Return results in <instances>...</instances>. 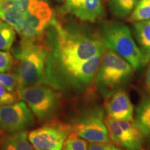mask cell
<instances>
[{
    "label": "cell",
    "mask_w": 150,
    "mask_h": 150,
    "mask_svg": "<svg viewBox=\"0 0 150 150\" xmlns=\"http://www.w3.org/2000/svg\"><path fill=\"white\" fill-rule=\"evenodd\" d=\"M56 31L53 59L49 60L51 86L60 72L87 61L97 54L106 51V47L100 38L72 32L53 21Z\"/></svg>",
    "instance_id": "1"
},
{
    "label": "cell",
    "mask_w": 150,
    "mask_h": 150,
    "mask_svg": "<svg viewBox=\"0 0 150 150\" xmlns=\"http://www.w3.org/2000/svg\"><path fill=\"white\" fill-rule=\"evenodd\" d=\"M40 39L22 40L16 55L18 60L15 74L18 82L17 88L38 83L51 86L49 73L50 56L48 57L46 47L39 41Z\"/></svg>",
    "instance_id": "2"
},
{
    "label": "cell",
    "mask_w": 150,
    "mask_h": 150,
    "mask_svg": "<svg viewBox=\"0 0 150 150\" xmlns=\"http://www.w3.org/2000/svg\"><path fill=\"white\" fill-rule=\"evenodd\" d=\"M134 70L129 62L106 48L95 76V83L99 93L107 98L115 92L123 90L130 83Z\"/></svg>",
    "instance_id": "3"
},
{
    "label": "cell",
    "mask_w": 150,
    "mask_h": 150,
    "mask_svg": "<svg viewBox=\"0 0 150 150\" xmlns=\"http://www.w3.org/2000/svg\"><path fill=\"white\" fill-rule=\"evenodd\" d=\"M101 39L106 48L117 53L138 70L146 65L144 56L129 28L120 22H109L102 27Z\"/></svg>",
    "instance_id": "4"
},
{
    "label": "cell",
    "mask_w": 150,
    "mask_h": 150,
    "mask_svg": "<svg viewBox=\"0 0 150 150\" xmlns=\"http://www.w3.org/2000/svg\"><path fill=\"white\" fill-rule=\"evenodd\" d=\"M18 97L28 105L33 114L42 121L51 120L61 104V95L50 85L38 83L17 88Z\"/></svg>",
    "instance_id": "5"
},
{
    "label": "cell",
    "mask_w": 150,
    "mask_h": 150,
    "mask_svg": "<svg viewBox=\"0 0 150 150\" xmlns=\"http://www.w3.org/2000/svg\"><path fill=\"white\" fill-rule=\"evenodd\" d=\"M72 126V133L90 142H110L105 123L104 110L95 106L85 110L78 116Z\"/></svg>",
    "instance_id": "6"
},
{
    "label": "cell",
    "mask_w": 150,
    "mask_h": 150,
    "mask_svg": "<svg viewBox=\"0 0 150 150\" xmlns=\"http://www.w3.org/2000/svg\"><path fill=\"white\" fill-rule=\"evenodd\" d=\"M104 52L60 72L54 80V88H61L65 84L78 90L88 87L96 76Z\"/></svg>",
    "instance_id": "7"
},
{
    "label": "cell",
    "mask_w": 150,
    "mask_h": 150,
    "mask_svg": "<svg viewBox=\"0 0 150 150\" xmlns=\"http://www.w3.org/2000/svg\"><path fill=\"white\" fill-rule=\"evenodd\" d=\"M71 132V125L54 120L30 131L28 139L34 149L62 150L65 140Z\"/></svg>",
    "instance_id": "8"
},
{
    "label": "cell",
    "mask_w": 150,
    "mask_h": 150,
    "mask_svg": "<svg viewBox=\"0 0 150 150\" xmlns=\"http://www.w3.org/2000/svg\"><path fill=\"white\" fill-rule=\"evenodd\" d=\"M52 20V11L45 0H32L27 12L22 29V40H35L40 38L45 29Z\"/></svg>",
    "instance_id": "9"
},
{
    "label": "cell",
    "mask_w": 150,
    "mask_h": 150,
    "mask_svg": "<svg viewBox=\"0 0 150 150\" xmlns=\"http://www.w3.org/2000/svg\"><path fill=\"white\" fill-rule=\"evenodd\" d=\"M105 123L110 140L125 150H142L143 138L133 120H117L107 117Z\"/></svg>",
    "instance_id": "10"
},
{
    "label": "cell",
    "mask_w": 150,
    "mask_h": 150,
    "mask_svg": "<svg viewBox=\"0 0 150 150\" xmlns=\"http://www.w3.org/2000/svg\"><path fill=\"white\" fill-rule=\"evenodd\" d=\"M33 113L23 101L1 106L0 129L8 134L24 131L35 122Z\"/></svg>",
    "instance_id": "11"
},
{
    "label": "cell",
    "mask_w": 150,
    "mask_h": 150,
    "mask_svg": "<svg viewBox=\"0 0 150 150\" xmlns=\"http://www.w3.org/2000/svg\"><path fill=\"white\" fill-rule=\"evenodd\" d=\"M63 8L83 22H95L104 13L102 0H65Z\"/></svg>",
    "instance_id": "12"
},
{
    "label": "cell",
    "mask_w": 150,
    "mask_h": 150,
    "mask_svg": "<svg viewBox=\"0 0 150 150\" xmlns=\"http://www.w3.org/2000/svg\"><path fill=\"white\" fill-rule=\"evenodd\" d=\"M106 111L107 117L117 120H133L134 105L128 94L120 90L107 97Z\"/></svg>",
    "instance_id": "13"
},
{
    "label": "cell",
    "mask_w": 150,
    "mask_h": 150,
    "mask_svg": "<svg viewBox=\"0 0 150 150\" xmlns=\"http://www.w3.org/2000/svg\"><path fill=\"white\" fill-rule=\"evenodd\" d=\"M0 19L21 33L26 20V11L20 3L12 0H1Z\"/></svg>",
    "instance_id": "14"
},
{
    "label": "cell",
    "mask_w": 150,
    "mask_h": 150,
    "mask_svg": "<svg viewBox=\"0 0 150 150\" xmlns=\"http://www.w3.org/2000/svg\"><path fill=\"white\" fill-rule=\"evenodd\" d=\"M134 29L137 42L147 65L150 61V20L135 22Z\"/></svg>",
    "instance_id": "15"
},
{
    "label": "cell",
    "mask_w": 150,
    "mask_h": 150,
    "mask_svg": "<svg viewBox=\"0 0 150 150\" xmlns=\"http://www.w3.org/2000/svg\"><path fill=\"white\" fill-rule=\"evenodd\" d=\"M135 125L144 137L150 138V97H143L136 108Z\"/></svg>",
    "instance_id": "16"
},
{
    "label": "cell",
    "mask_w": 150,
    "mask_h": 150,
    "mask_svg": "<svg viewBox=\"0 0 150 150\" xmlns=\"http://www.w3.org/2000/svg\"><path fill=\"white\" fill-rule=\"evenodd\" d=\"M27 138L26 131L9 134L4 136L0 150H35Z\"/></svg>",
    "instance_id": "17"
},
{
    "label": "cell",
    "mask_w": 150,
    "mask_h": 150,
    "mask_svg": "<svg viewBox=\"0 0 150 150\" xmlns=\"http://www.w3.org/2000/svg\"><path fill=\"white\" fill-rule=\"evenodd\" d=\"M139 0H108V8L113 16L120 20L128 18Z\"/></svg>",
    "instance_id": "18"
},
{
    "label": "cell",
    "mask_w": 150,
    "mask_h": 150,
    "mask_svg": "<svg viewBox=\"0 0 150 150\" xmlns=\"http://www.w3.org/2000/svg\"><path fill=\"white\" fill-rule=\"evenodd\" d=\"M150 20V0H139L127 18V21L135 23Z\"/></svg>",
    "instance_id": "19"
},
{
    "label": "cell",
    "mask_w": 150,
    "mask_h": 150,
    "mask_svg": "<svg viewBox=\"0 0 150 150\" xmlns=\"http://www.w3.org/2000/svg\"><path fill=\"white\" fill-rule=\"evenodd\" d=\"M16 40V30L2 22L0 24V50L8 51Z\"/></svg>",
    "instance_id": "20"
},
{
    "label": "cell",
    "mask_w": 150,
    "mask_h": 150,
    "mask_svg": "<svg viewBox=\"0 0 150 150\" xmlns=\"http://www.w3.org/2000/svg\"><path fill=\"white\" fill-rule=\"evenodd\" d=\"M62 150H88V144L85 140L71 132L65 140Z\"/></svg>",
    "instance_id": "21"
},
{
    "label": "cell",
    "mask_w": 150,
    "mask_h": 150,
    "mask_svg": "<svg viewBox=\"0 0 150 150\" xmlns=\"http://www.w3.org/2000/svg\"><path fill=\"white\" fill-rule=\"evenodd\" d=\"M18 95L8 91L2 84L0 83V105H9L16 103Z\"/></svg>",
    "instance_id": "22"
},
{
    "label": "cell",
    "mask_w": 150,
    "mask_h": 150,
    "mask_svg": "<svg viewBox=\"0 0 150 150\" xmlns=\"http://www.w3.org/2000/svg\"><path fill=\"white\" fill-rule=\"evenodd\" d=\"M0 83L6 88L8 91L13 92L16 87H18V82L15 74L0 73Z\"/></svg>",
    "instance_id": "23"
},
{
    "label": "cell",
    "mask_w": 150,
    "mask_h": 150,
    "mask_svg": "<svg viewBox=\"0 0 150 150\" xmlns=\"http://www.w3.org/2000/svg\"><path fill=\"white\" fill-rule=\"evenodd\" d=\"M13 64V60L10 53L0 51V73L8 72Z\"/></svg>",
    "instance_id": "24"
},
{
    "label": "cell",
    "mask_w": 150,
    "mask_h": 150,
    "mask_svg": "<svg viewBox=\"0 0 150 150\" xmlns=\"http://www.w3.org/2000/svg\"><path fill=\"white\" fill-rule=\"evenodd\" d=\"M88 150H122L110 142H91Z\"/></svg>",
    "instance_id": "25"
},
{
    "label": "cell",
    "mask_w": 150,
    "mask_h": 150,
    "mask_svg": "<svg viewBox=\"0 0 150 150\" xmlns=\"http://www.w3.org/2000/svg\"><path fill=\"white\" fill-rule=\"evenodd\" d=\"M145 84L146 88L150 95V61L148 63V66L145 73Z\"/></svg>",
    "instance_id": "26"
},
{
    "label": "cell",
    "mask_w": 150,
    "mask_h": 150,
    "mask_svg": "<svg viewBox=\"0 0 150 150\" xmlns=\"http://www.w3.org/2000/svg\"><path fill=\"white\" fill-rule=\"evenodd\" d=\"M12 1H18L19 3L21 4L22 6H23L24 9L25 10L26 12H27V9H28V8H29V6L30 4V3H31V1H32V0H12Z\"/></svg>",
    "instance_id": "27"
},
{
    "label": "cell",
    "mask_w": 150,
    "mask_h": 150,
    "mask_svg": "<svg viewBox=\"0 0 150 150\" xmlns=\"http://www.w3.org/2000/svg\"><path fill=\"white\" fill-rule=\"evenodd\" d=\"M4 136H4V131L0 129V149H1V144H2L4 138Z\"/></svg>",
    "instance_id": "28"
},
{
    "label": "cell",
    "mask_w": 150,
    "mask_h": 150,
    "mask_svg": "<svg viewBox=\"0 0 150 150\" xmlns=\"http://www.w3.org/2000/svg\"><path fill=\"white\" fill-rule=\"evenodd\" d=\"M1 11V0H0V13Z\"/></svg>",
    "instance_id": "29"
},
{
    "label": "cell",
    "mask_w": 150,
    "mask_h": 150,
    "mask_svg": "<svg viewBox=\"0 0 150 150\" xmlns=\"http://www.w3.org/2000/svg\"><path fill=\"white\" fill-rule=\"evenodd\" d=\"M35 150H42V149H35Z\"/></svg>",
    "instance_id": "30"
},
{
    "label": "cell",
    "mask_w": 150,
    "mask_h": 150,
    "mask_svg": "<svg viewBox=\"0 0 150 150\" xmlns=\"http://www.w3.org/2000/svg\"><path fill=\"white\" fill-rule=\"evenodd\" d=\"M61 1H65V0H61Z\"/></svg>",
    "instance_id": "31"
}]
</instances>
